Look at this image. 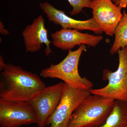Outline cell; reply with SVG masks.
Masks as SVG:
<instances>
[{"label":"cell","mask_w":127,"mask_h":127,"mask_svg":"<svg viewBox=\"0 0 127 127\" xmlns=\"http://www.w3.org/2000/svg\"><path fill=\"white\" fill-rule=\"evenodd\" d=\"M0 70V99L30 102L46 87L39 76L20 66L5 63Z\"/></svg>","instance_id":"1"},{"label":"cell","mask_w":127,"mask_h":127,"mask_svg":"<svg viewBox=\"0 0 127 127\" xmlns=\"http://www.w3.org/2000/svg\"><path fill=\"white\" fill-rule=\"evenodd\" d=\"M86 51L85 45H81L75 51L68 50V55L62 61L42 70L40 75L45 78L61 79L73 88L89 91L92 89L93 83L87 78L82 77L78 71L80 58Z\"/></svg>","instance_id":"2"},{"label":"cell","mask_w":127,"mask_h":127,"mask_svg":"<svg viewBox=\"0 0 127 127\" xmlns=\"http://www.w3.org/2000/svg\"><path fill=\"white\" fill-rule=\"evenodd\" d=\"M115 101L91 94L77 108L67 127H96L102 125L113 108Z\"/></svg>","instance_id":"3"},{"label":"cell","mask_w":127,"mask_h":127,"mask_svg":"<svg viewBox=\"0 0 127 127\" xmlns=\"http://www.w3.org/2000/svg\"><path fill=\"white\" fill-rule=\"evenodd\" d=\"M119 65L114 72L106 69L103 79L108 81L106 86L89 90L91 94L97 95L115 100L127 101V47L118 51Z\"/></svg>","instance_id":"4"},{"label":"cell","mask_w":127,"mask_h":127,"mask_svg":"<svg viewBox=\"0 0 127 127\" xmlns=\"http://www.w3.org/2000/svg\"><path fill=\"white\" fill-rule=\"evenodd\" d=\"M38 117L30 102L14 101L0 99V126L20 127L37 124Z\"/></svg>","instance_id":"5"},{"label":"cell","mask_w":127,"mask_h":127,"mask_svg":"<svg viewBox=\"0 0 127 127\" xmlns=\"http://www.w3.org/2000/svg\"><path fill=\"white\" fill-rule=\"evenodd\" d=\"M91 94L88 90L73 88L64 83L61 100L54 113L47 120L46 126L67 127L77 108Z\"/></svg>","instance_id":"6"},{"label":"cell","mask_w":127,"mask_h":127,"mask_svg":"<svg viewBox=\"0 0 127 127\" xmlns=\"http://www.w3.org/2000/svg\"><path fill=\"white\" fill-rule=\"evenodd\" d=\"M64 83L46 87L30 102L36 112L38 127H45L48 119L54 113L62 97Z\"/></svg>","instance_id":"7"},{"label":"cell","mask_w":127,"mask_h":127,"mask_svg":"<svg viewBox=\"0 0 127 127\" xmlns=\"http://www.w3.org/2000/svg\"><path fill=\"white\" fill-rule=\"evenodd\" d=\"M92 18L107 35L113 36L122 18L121 8L111 0H92Z\"/></svg>","instance_id":"8"},{"label":"cell","mask_w":127,"mask_h":127,"mask_svg":"<svg viewBox=\"0 0 127 127\" xmlns=\"http://www.w3.org/2000/svg\"><path fill=\"white\" fill-rule=\"evenodd\" d=\"M39 6L48 20L55 25H59L62 28L78 31L89 30L98 35L103 32L93 18L84 21L73 19L67 15L64 11L56 9L48 2H40Z\"/></svg>","instance_id":"9"},{"label":"cell","mask_w":127,"mask_h":127,"mask_svg":"<svg viewBox=\"0 0 127 127\" xmlns=\"http://www.w3.org/2000/svg\"><path fill=\"white\" fill-rule=\"evenodd\" d=\"M27 52H36L41 48L42 44L46 45L45 52L49 56L52 52L51 41L48 36V31L45 26V21L42 15L33 20L31 24L27 25L22 33Z\"/></svg>","instance_id":"10"},{"label":"cell","mask_w":127,"mask_h":127,"mask_svg":"<svg viewBox=\"0 0 127 127\" xmlns=\"http://www.w3.org/2000/svg\"><path fill=\"white\" fill-rule=\"evenodd\" d=\"M51 37L53 45L64 51L71 50L79 45L95 47L103 39L100 35L82 33L77 30L64 28L52 33Z\"/></svg>","instance_id":"11"},{"label":"cell","mask_w":127,"mask_h":127,"mask_svg":"<svg viewBox=\"0 0 127 127\" xmlns=\"http://www.w3.org/2000/svg\"><path fill=\"white\" fill-rule=\"evenodd\" d=\"M96 127H127V101L115 100L113 108L104 123Z\"/></svg>","instance_id":"12"},{"label":"cell","mask_w":127,"mask_h":127,"mask_svg":"<svg viewBox=\"0 0 127 127\" xmlns=\"http://www.w3.org/2000/svg\"><path fill=\"white\" fill-rule=\"evenodd\" d=\"M115 38L110 50L113 55L122 48L127 47V13L125 10L122 18L116 27L114 32Z\"/></svg>","instance_id":"13"},{"label":"cell","mask_w":127,"mask_h":127,"mask_svg":"<svg viewBox=\"0 0 127 127\" xmlns=\"http://www.w3.org/2000/svg\"><path fill=\"white\" fill-rule=\"evenodd\" d=\"M72 9L70 12L71 16L79 14L84 8H90L92 0H67Z\"/></svg>","instance_id":"14"},{"label":"cell","mask_w":127,"mask_h":127,"mask_svg":"<svg viewBox=\"0 0 127 127\" xmlns=\"http://www.w3.org/2000/svg\"><path fill=\"white\" fill-rule=\"evenodd\" d=\"M0 32L3 35H7L9 34V31L5 28L2 22H0Z\"/></svg>","instance_id":"15"},{"label":"cell","mask_w":127,"mask_h":127,"mask_svg":"<svg viewBox=\"0 0 127 127\" xmlns=\"http://www.w3.org/2000/svg\"><path fill=\"white\" fill-rule=\"evenodd\" d=\"M118 5L122 9L126 8L127 7V0H121Z\"/></svg>","instance_id":"16"},{"label":"cell","mask_w":127,"mask_h":127,"mask_svg":"<svg viewBox=\"0 0 127 127\" xmlns=\"http://www.w3.org/2000/svg\"><path fill=\"white\" fill-rule=\"evenodd\" d=\"M111 0L116 5H118L121 0Z\"/></svg>","instance_id":"17"}]
</instances>
